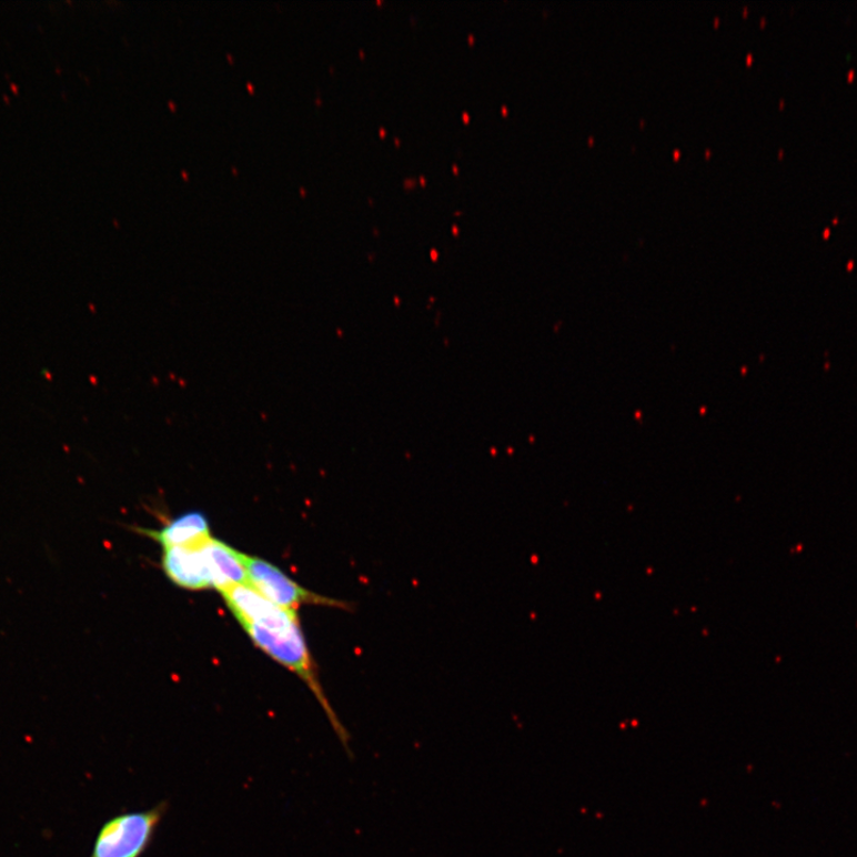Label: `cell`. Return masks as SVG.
I'll return each instance as SVG.
<instances>
[{"mask_svg":"<svg viewBox=\"0 0 857 857\" xmlns=\"http://www.w3.org/2000/svg\"><path fill=\"white\" fill-rule=\"evenodd\" d=\"M220 593L256 647L293 672L309 687L343 748L347 754H352L351 734L325 695L299 613L272 603L250 584L230 586Z\"/></svg>","mask_w":857,"mask_h":857,"instance_id":"6da1fadb","label":"cell"},{"mask_svg":"<svg viewBox=\"0 0 857 857\" xmlns=\"http://www.w3.org/2000/svg\"><path fill=\"white\" fill-rule=\"evenodd\" d=\"M168 810L169 803L161 801L152 809L110 818L99 830L90 857H141L151 847Z\"/></svg>","mask_w":857,"mask_h":857,"instance_id":"7a4b0ae2","label":"cell"},{"mask_svg":"<svg viewBox=\"0 0 857 857\" xmlns=\"http://www.w3.org/2000/svg\"><path fill=\"white\" fill-rule=\"evenodd\" d=\"M243 565L249 575V584L272 603L290 609H300L304 605L325 606L353 612L347 602L326 597L312 592L292 581L282 569L265 559L242 553Z\"/></svg>","mask_w":857,"mask_h":857,"instance_id":"3957f363","label":"cell"},{"mask_svg":"<svg viewBox=\"0 0 857 857\" xmlns=\"http://www.w3.org/2000/svg\"><path fill=\"white\" fill-rule=\"evenodd\" d=\"M205 541L192 547L163 548L162 568L179 587L189 591L213 588V575Z\"/></svg>","mask_w":857,"mask_h":857,"instance_id":"277c9868","label":"cell"},{"mask_svg":"<svg viewBox=\"0 0 857 857\" xmlns=\"http://www.w3.org/2000/svg\"><path fill=\"white\" fill-rule=\"evenodd\" d=\"M139 532L159 542L162 548L192 547L211 537L209 521L198 511L177 517L159 531Z\"/></svg>","mask_w":857,"mask_h":857,"instance_id":"5b68a950","label":"cell"},{"mask_svg":"<svg viewBox=\"0 0 857 857\" xmlns=\"http://www.w3.org/2000/svg\"><path fill=\"white\" fill-rule=\"evenodd\" d=\"M468 119H470V118H468V114H467V113H465V120H466V121H468Z\"/></svg>","mask_w":857,"mask_h":857,"instance_id":"8992f818","label":"cell"}]
</instances>
